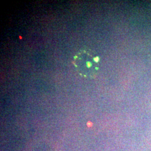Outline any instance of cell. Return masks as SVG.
I'll use <instances>...</instances> for the list:
<instances>
[{"instance_id": "1", "label": "cell", "mask_w": 151, "mask_h": 151, "mask_svg": "<svg viewBox=\"0 0 151 151\" xmlns=\"http://www.w3.org/2000/svg\"><path fill=\"white\" fill-rule=\"evenodd\" d=\"M73 63L77 73L85 78L94 77L99 68V57L88 49H82L76 53Z\"/></svg>"}]
</instances>
